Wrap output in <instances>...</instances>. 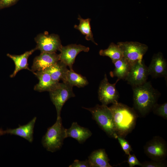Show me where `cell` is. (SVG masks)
<instances>
[{
	"label": "cell",
	"mask_w": 167,
	"mask_h": 167,
	"mask_svg": "<svg viewBox=\"0 0 167 167\" xmlns=\"http://www.w3.org/2000/svg\"><path fill=\"white\" fill-rule=\"evenodd\" d=\"M118 136L124 138L134 129L138 115L135 110L118 102L109 107Z\"/></svg>",
	"instance_id": "1"
},
{
	"label": "cell",
	"mask_w": 167,
	"mask_h": 167,
	"mask_svg": "<svg viewBox=\"0 0 167 167\" xmlns=\"http://www.w3.org/2000/svg\"><path fill=\"white\" fill-rule=\"evenodd\" d=\"M134 109L144 116L152 111L157 103L160 93L152 86L150 82L132 87Z\"/></svg>",
	"instance_id": "2"
},
{
	"label": "cell",
	"mask_w": 167,
	"mask_h": 167,
	"mask_svg": "<svg viewBox=\"0 0 167 167\" xmlns=\"http://www.w3.org/2000/svg\"><path fill=\"white\" fill-rule=\"evenodd\" d=\"M89 111L100 128L109 136L117 139L116 133L111 111L107 105L98 104L92 108L83 107Z\"/></svg>",
	"instance_id": "3"
},
{
	"label": "cell",
	"mask_w": 167,
	"mask_h": 167,
	"mask_svg": "<svg viewBox=\"0 0 167 167\" xmlns=\"http://www.w3.org/2000/svg\"><path fill=\"white\" fill-rule=\"evenodd\" d=\"M66 138V129L62 125L60 117L57 118L55 122L48 128L42 138L41 143L47 151L53 152L61 148Z\"/></svg>",
	"instance_id": "4"
},
{
	"label": "cell",
	"mask_w": 167,
	"mask_h": 167,
	"mask_svg": "<svg viewBox=\"0 0 167 167\" xmlns=\"http://www.w3.org/2000/svg\"><path fill=\"white\" fill-rule=\"evenodd\" d=\"M117 44L122 50L123 58L131 66L142 60L148 49L146 45L136 41L120 42Z\"/></svg>",
	"instance_id": "5"
},
{
	"label": "cell",
	"mask_w": 167,
	"mask_h": 167,
	"mask_svg": "<svg viewBox=\"0 0 167 167\" xmlns=\"http://www.w3.org/2000/svg\"><path fill=\"white\" fill-rule=\"evenodd\" d=\"M72 88L63 82H59L54 89L49 92L50 99L56 109L57 118L61 117V111L65 103L75 96Z\"/></svg>",
	"instance_id": "6"
},
{
	"label": "cell",
	"mask_w": 167,
	"mask_h": 167,
	"mask_svg": "<svg viewBox=\"0 0 167 167\" xmlns=\"http://www.w3.org/2000/svg\"><path fill=\"white\" fill-rule=\"evenodd\" d=\"M144 150L146 155L151 160H165L167 156L166 142L161 137L155 136L146 143Z\"/></svg>",
	"instance_id": "7"
},
{
	"label": "cell",
	"mask_w": 167,
	"mask_h": 167,
	"mask_svg": "<svg viewBox=\"0 0 167 167\" xmlns=\"http://www.w3.org/2000/svg\"><path fill=\"white\" fill-rule=\"evenodd\" d=\"M120 79H118L115 83H109L106 74L101 81L98 90V98L102 105H107L110 104L118 102L119 94L116 85Z\"/></svg>",
	"instance_id": "8"
},
{
	"label": "cell",
	"mask_w": 167,
	"mask_h": 167,
	"mask_svg": "<svg viewBox=\"0 0 167 167\" xmlns=\"http://www.w3.org/2000/svg\"><path fill=\"white\" fill-rule=\"evenodd\" d=\"M36 43V49L41 52H56L60 51L62 46L61 41L58 35L52 34L41 33L35 38Z\"/></svg>",
	"instance_id": "9"
},
{
	"label": "cell",
	"mask_w": 167,
	"mask_h": 167,
	"mask_svg": "<svg viewBox=\"0 0 167 167\" xmlns=\"http://www.w3.org/2000/svg\"><path fill=\"white\" fill-rule=\"evenodd\" d=\"M143 61H139L131 66L125 79L132 87L141 85L147 81L149 75L148 67Z\"/></svg>",
	"instance_id": "10"
},
{
	"label": "cell",
	"mask_w": 167,
	"mask_h": 167,
	"mask_svg": "<svg viewBox=\"0 0 167 167\" xmlns=\"http://www.w3.org/2000/svg\"><path fill=\"white\" fill-rule=\"evenodd\" d=\"M88 47L81 45L72 44L62 46L60 50V61L68 66L70 69H73V65L77 55L81 52H88Z\"/></svg>",
	"instance_id": "11"
},
{
	"label": "cell",
	"mask_w": 167,
	"mask_h": 167,
	"mask_svg": "<svg viewBox=\"0 0 167 167\" xmlns=\"http://www.w3.org/2000/svg\"><path fill=\"white\" fill-rule=\"evenodd\" d=\"M60 60V54L56 52H41L34 58L31 71H42L55 64Z\"/></svg>",
	"instance_id": "12"
},
{
	"label": "cell",
	"mask_w": 167,
	"mask_h": 167,
	"mask_svg": "<svg viewBox=\"0 0 167 167\" xmlns=\"http://www.w3.org/2000/svg\"><path fill=\"white\" fill-rule=\"evenodd\" d=\"M148 69L149 75L153 78H166L167 63L162 53L159 52L153 55Z\"/></svg>",
	"instance_id": "13"
},
{
	"label": "cell",
	"mask_w": 167,
	"mask_h": 167,
	"mask_svg": "<svg viewBox=\"0 0 167 167\" xmlns=\"http://www.w3.org/2000/svg\"><path fill=\"white\" fill-rule=\"evenodd\" d=\"M36 117H34L27 124L20 126L15 128L9 129L5 131L0 129V136L5 134H10L19 136L26 139L30 143L33 139L34 128Z\"/></svg>",
	"instance_id": "14"
},
{
	"label": "cell",
	"mask_w": 167,
	"mask_h": 167,
	"mask_svg": "<svg viewBox=\"0 0 167 167\" xmlns=\"http://www.w3.org/2000/svg\"><path fill=\"white\" fill-rule=\"evenodd\" d=\"M37 78L39 82L34 88V90L38 92L49 91L54 89L59 83L54 81L46 71H37L33 73Z\"/></svg>",
	"instance_id": "15"
},
{
	"label": "cell",
	"mask_w": 167,
	"mask_h": 167,
	"mask_svg": "<svg viewBox=\"0 0 167 167\" xmlns=\"http://www.w3.org/2000/svg\"><path fill=\"white\" fill-rule=\"evenodd\" d=\"M66 138L71 137L80 143H84L92 134L89 129L80 126L76 122H73L69 128L66 129Z\"/></svg>",
	"instance_id": "16"
},
{
	"label": "cell",
	"mask_w": 167,
	"mask_h": 167,
	"mask_svg": "<svg viewBox=\"0 0 167 167\" xmlns=\"http://www.w3.org/2000/svg\"><path fill=\"white\" fill-rule=\"evenodd\" d=\"M36 50V48H35L19 55H12L9 54H7V56L13 61L15 64V70L13 73L10 75V77H14L18 72L23 69H26L31 71V70L28 67V59Z\"/></svg>",
	"instance_id": "17"
},
{
	"label": "cell",
	"mask_w": 167,
	"mask_h": 167,
	"mask_svg": "<svg viewBox=\"0 0 167 167\" xmlns=\"http://www.w3.org/2000/svg\"><path fill=\"white\" fill-rule=\"evenodd\" d=\"M91 167H112L105 150L100 149L93 151L88 157Z\"/></svg>",
	"instance_id": "18"
},
{
	"label": "cell",
	"mask_w": 167,
	"mask_h": 167,
	"mask_svg": "<svg viewBox=\"0 0 167 167\" xmlns=\"http://www.w3.org/2000/svg\"><path fill=\"white\" fill-rule=\"evenodd\" d=\"M62 80L72 87L75 86L83 87L88 84L85 77L75 72L73 69H68Z\"/></svg>",
	"instance_id": "19"
},
{
	"label": "cell",
	"mask_w": 167,
	"mask_h": 167,
	"mask_svg": "<svg viewBox=\"0 0 167 167\" xmlns=\"http://www.w3.org/2000/svg\"><path fill=\"white\" fill-rule=\"evenodd\" d=\"M115 68L110 72L112 77H116L119 79H125L131 67L130 65L123 57L113 63Z\"/></svg>",
	"instance_id": "20"
},
{
	"label": "cell",
	"mask_w": 167,
	"mask_h": 167,
	"mask_svg": "<svg viewBox=\"0 0 167 167\" xmlns=\"http://www.w3.org/2000/svg\"><path fill=\"white\" fill-rule=\"evenodd\" d=\"M68 70L67 65L59 60L45 70L49 73L54 81L58 83L62 80Z\"/></svg>",
	"instance_id": "21"
},
{
	"label": "cell",
	"mask_w": 167,
	"mask_h": 167,
	"mask_svg": "<svg viewBox=\"0 0 167 167\" xmlns=\"http://www.w3.org/2000/svg\"><path fill=\"white\" fill-rule=\"evenodd\" d=\"M99 54L101 56L110 58L113 63L123 57L121 48L114 43H111L107 49L100 50Z\"/></svg>",
	"instance_id": "22"
},
{
	"label": "cell",
	"mask_w": 167,
	"mask_h": 167,
	"mask_svg": "<svg viewBox=\"0 0 167 167\" xmlns=\"http://www.w3.org/2000/svg\"><path fill=\"white\" fill-rule=\"evenodd\" d=\"M78 19L79 21V24L78 25H75L74 28L79 30L83 35H85V38L86 40L91 41L95 44L97 45L94 41L91 31L90 24L91 19L89 18L83 19L79 15L78 16Z\"/></svg>",
	"instance_id": "23"
},
{
	"label": "cell",
	"mask_w": 167,
	"mask_h": 167,
	"mask_svg": "<svg viewBox=\"0 0 167 167\" xmlns=\"http://www.w3.org/2000/svg\"><path fill=\"white\" fill-rule=\"evenodd\" d=\"M153 113L164 119H167V103L166 102L162 104L157 103L153 106L152 110Z\"/></svg>",
	"instance_id": "24"
},
{
	"label": "cell",
	"mask_w": 167,
	"mask_h": 167,
	"mask_svg": "<svg viewBox=\"0 0 167 167\" xmlns=\"http://www.w3.org/2000/svg\"><path fill=\"white\" fill-rule=\"evenodd\" d=\"M142 167H165L167 166L166 161H161L152 160L150 161H146L141 163Z\"/></svg>",
	"instance_id": "25"
},
{
	"label": "cell",
	"mask_w": 167,
	"mask_h": 167,
	"mask_svg": "<svg viewBox=\"0 0 167 167\" xmlns=\"http://www.w3.org/2000/svg\"><path fill=\"white\" fill-rule=\"evenodd\" d=\"M117 139L125 154L127 155L130 154L131 152L132 151V149L128 142L124 138L119 136H117Z\"/></svg>",
	"instance_id": "26"
},
{
	"label": "cell",
	"mask_w": 167,
	"mask_h": 167,
	"mask_svg": "<svg viewBox=\"0 0 167 167\" xmlns=\"http://www.w3.org/2000/svg\"><path fill=\"white\" fill-rule=\"evenodd\" d=\"M127 162L130 167H133L135 165H139L141 166V163L138 160L135 156L134 154H130L128 155Z\"/></svg>",
	"instance_id": "27"
},
{
	"label": "cell",
	"mask_w": 167,
	"mask_h": 167,
	"mask_svg": "<svg viewBox=\"0 0 167 167\" xmlns=\"http://www.w3.org/2000/svg\"><path fill=\"white\" fill-rule=\"evenodd\" d=\"M69 167H91L87 159L80 161L78 160L74 161L69 166Z\"/></svg>",
	"instance_id": "28"
},
{
	"label": "cell",
	"mask_w": 167,
	"mask_h": 167,
	"mask_svg": "<svg viewBox=\"0 0 167 167\" xmlns=\"http://www.w3.org/2000/svg\"><path fill=\"white\" fill-rule=\"evenodd\" d=\"M18 0H0V9L11 6L15 3Z\"/></svg>",
	"instance_id": "29"
}]
</instances>
